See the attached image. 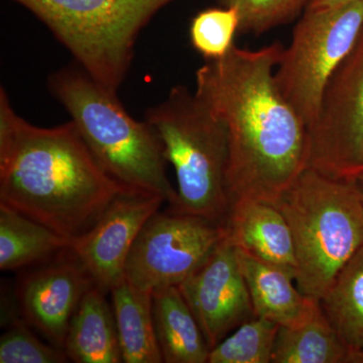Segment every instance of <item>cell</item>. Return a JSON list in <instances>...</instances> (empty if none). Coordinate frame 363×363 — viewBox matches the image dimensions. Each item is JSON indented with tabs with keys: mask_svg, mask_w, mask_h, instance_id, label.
Returning a JSON list of instances; mask_svg holds the SVG:
<instances>
[{
	"mask_svg": "<svg viewBox=\"0 0 363 363\" xmlns=\"http://www.w3.org/2000/svg\"><path fill=\"white\" fill-rule=\"evenodd\" d=\"M284 47L234 45L196 72L195 92L225 124L231 203L253 199L274 205L308 167V128L274 79Z\"/></svg>",
	"mask_w": 363,
	"mask_h": 363,
	"instance_id": "obj_1",
	"label": "cell"
},
{
	"mask_svg": "<svg viewBox=\"0 0 363 363\" xmlns=\"http://www.w3.org/2000/svg\"><path fill=\"white\" fill-rule=\"evenodd\" d=\"M76 124L40 128L0 89V203L73 241L90 230L123 193Z\"/></svg>",
	"mask_w": 363,
	"mask_h": 363,
	"instance_id": "obj_2",
	"label": "cell"
},
{
	"mask_svg": "<svg viewBox=\"0 0 363 363\" xmlns=\"http://www.w3.org/2000/svg\"><path fill=\"white\" fill-rule=\"evenodd\" d=\"M52 96L70 114L107 175L131 192L157 195L177 203L167 175L164 145L149 121H138L121 104L118 93L105 88L77 63L48 79Z\"/></svg>",
	"mask_w": 363,
	"mask_h": 363,
	"instance_id": "obj_3",
	"label": "cell"
},
{
	"mask_svg": "<svg viewBox=\"0 0 363 363\" xmlns=\"http://www.w3.org/2000/svg\"><path fill=\"white\" fill-rule=\"evenodd\" d=\"M274 206L292 233L296 285L320 301L363 245V203L354 181L307 167Z\"/></svg>",
	"mask_w": 363,
	"mask_h": 363,
	"instance_id": "obj_4",
	"label": "cell"
},
{
	"mask_svg": "<svg viewBox=\"0 0 363 363\" xmlns=\"http://www.w3.org/2000/svg\"><path fill=\"white\" fill-rule=\"evenodd\" d=\"M145 119L159 133L177 178L172 211L197 215L225 226L231 207L229 143L225 124L195 91L177 85Z\"/></svg>",
	"mask_w": 363,
	"mask_h": 363,
	"instance_id": "obj_5",
	"label": "cell"
},
{
	"mask_svg": "<svg viewBox=\"0 0 363 363\" xmlns=\"http://www.w3.org/2000/svg\"><path fill=\"white\" fill-rule=\"evenodd\" d=\"M30 11L100 84L118 93L142 30L177 0H13Z\"/></svg>",
	"mask_w": 363,
	"mask_h": 363,
	"instance_id": "obj_6",
	"label": "cell"
},
{
	"mask_svg": "<svg viewBox=\"0 0 363 363\" xmlns=\"http://www.w3.org/2000/svg\"><path fill=\"white\" fill-rule=\"evenodd\" d=\"M363 28V0L337 7L307 9L281 54L274 79L279 90L309 128L325 90L350 55Z\"/></svg>",
	"mask_w": 363,
	"mask_h": 363,
	"instance_id": "obj_7",
	"label": "cell"
},
{
	"mask_svg": "<svg viewBox=\"0 0 363 363\" xmlns=\"http://www.w3.org/2000/svg\"><path fill=\"white\" fill-rule=\"evenodd\" d=\"M226 236L225 227L197 215L156 212L133 243L124 277L147 292L180 286Z\"/></svg>",
	"mask_w": 363,
	"mask_h": 363,
	"instance_id": "obj_8",
	"label": "cell"
},
{
	"mask_svg": "<svg viewBox=\"0 0 363 363\" xmlns=\"http://www.w3.org/2000/svg\"><path fill=\"white\" fill-rule=\"evenodd\" d=\"M308 167L334 178L363 172V28L308 128Z\"/></svg>",
	"mask_w": 363,
	"mask_h": 363,
	"instance_id": "obj_9",
	"label": "cell"
},
{
	"mask_svg": "<svg viewBox=\"0 0 363 363\" xmlns=\"http://www.w3.org/2000/svg\"><path fill=\"white\" fill-rule=\"evenodd\" d=\"M178 286L210 350L255 316L236 248L226 236L206 262Z\"/></svg>",
	"mask_w": 363,
	"mask_h": 363,
	"instance_id": "obj_10",
	"label": "cell"
},
{
	"mask_svg": "<svg viewBox=\"0 0 363 363\" xmlns=\"http://www.w3.org/2000/svg\"><path fill=\"white\" fill-rule=\"evenodd\" d=\"M94 281L71 248L21 278L16 289L26 323L64 350L72 318Z\"/></svg>",
	"mask_w": 363,
	"mask_h": 363,
	"instance_id": "obj_11",
	"label": "cell"
},
{
	"mask_svg": "<svg viewBox=\"0 0 363 363\" xmlns=\"http://www.w3.org/2000/svg\"><path fill=\"white\" fill-rule=\"evenodd\" d=\"M164 202L157 195L123 193L90 230L72 241V252L89 272L95 286L109 293L123 278L136 238Z\"/></svg>",
	"mask_w": 363,
	"mask_h": 363,
	"instance_id": "obj_12",
	"label": "cell"
},
{
	"mask_svg": "<svg viewBox=\"0 0 363 363\" xmlns=\"http://www.w3.org/2000/svg\"><path fill=\"white\" fill-rule=\"evenodd\" d=\"M224 227L234 247L283 267L297 278L292 233L278 207L259 200H235Z\"/></svg>",
	"mask_w": 363,
	"mask_h": 363,
	"instance_id": "obj_13",
	"label": "cell"
},
{
	"mask_svg": "<svg viewBox=\"0 0 363 363\" xmlns=\"http://www.w3.org/2000/svg\"><path fill=\"white\" fill-rule=\"evenodd\" d=\"M236 252L255 316L283 327L297 326L311 317L320 301L301 293L294 285L295 274L238 248Z\"/></svg>",
	"mask_w": 363,
	"mask_h": 363,
	"instance_id": "obj_14",
	"label": "cell"
},
{
	"mask_svg": "<svg viewBox=\"0 0 363 363\" xmlns=\"http://www.w3.org/2000/svg\"><path fill=\"white\" fill-rule=\"evenodd\" d=\"M96 286L85 294L72 318L64 351L76 363H121V343L113 308Z\"/></svg>",
	"mask_w": 363,
	"mask_h": 363,
	"instance_id": "obj_15",
	"label": "cell"
},
{
	"mask_svg": "<svg viewBox=\"0 0 363 363\" xmlns=\"http://www.w3.org/2000/svg\"><path fill=\"white\" fill-rule=\"evenodd\" d=\"M152 315L164 362L208 363L209 346L178 286L152 292Z\"/></svg>",
	"mask_w": 363,
	"mask_h": 363,
	"instance_id": "obj_16",
	"label": "cell"
},
{
	"mask_svg": "<svg viewBox=\"0 0 363 363\" xmlns=\"http://www.w3.org/2000/svg\"><path fill=\"white\" fill-rule=\"evenodd\" d=\"M123 362L161 363L152 315V292L140 290L123 277L111 290Z\"/></svg>",
	"mask_w": 363,
	"mask_h": 363,
	"instance_id": "obj_17",
	"label": "cell"
},
{
	"mask_svg": "<svg viewBox=\"0 0 363 363\" xmlns=\"http://www.w3.org/2000/svg\"><path fill=\"white\" fill-rule=\"evenodd\" d=\"M272 363H363L345 345L321 305L303 323L279 326Z\"/></svg>",
	"mask_w": 363,
	"mask_h": 363,
	"instance_id": "obj_18",
	"label": "cell"
},
{
	"mask_svg": "<svg viewBox=\"0 0 363 363\" xmlns=\"http://www.w3.org/2000/svg\"><path fill=\"white\" fill-rule=\"evenodd\" d=\"M72 240L0 203V269L44 264L71 247Z\"/></svg>",
	"mask_w": 363,
	"mask_h": 363,
	"instance_id": "obj_19",
	"label": "cell"
},
{
	"mask_svg": "<svg viewBox=\"0 0 363 363\" xmlns=\"http://www.w3.org/2000/svg\"><path fill=\"white\" fill-rule=\"evenodd\" d=\"M320 305L339 337L363 362V245L339 272Z\"/></svg>",
	"mask_w": 363,
	"mask_h": 363,
	"instance_id": "obj_20",
	"label": "cell"
},
{
	"mask_svg": "<svg viewBox=\"0 0 363 363\" xmlns=\"http://www.w3.org/2000/svg\"><path fill=\"white\" fill-rule=\"evenodd\" d=\"M279 325L255 316L210 350L208 363H269Z\"/></svg>",
	"mask_w": 363,
	"mask_h": 363,
	"instance_id": "obj_21",
	"label": "cell"
},
{
	"mask_svg": "<svg viewBox=\"0 0 363 363\" xmlns=\"http://www.w3.org/2000/svg\"><path fill=\"white\" fill-rule=\"evenodd\" d=\"M240 16L234 7H210L196 14L189 28L191 44L208 62L225 57L240 33Z\"/></svg>",
	"mask_w": 363,
	"mask_h": 363,
	"instance_id": "obj_22",
	"label": "cell"
},
{
	"mask_svg": "<svg viewBox=\"0 0 363 363\" xmlns=\"http://www.w3.org/2000/svg\"><path fill=\"white\" fill-rule=\"evenodd\" d=\"M234 7L240 16V33H260L286 25L302 16L312 0H215Z\"/></svg>",
	"mask_w": 363,
	"mask_h": 363,
	"instance_id": "obj_23",
	"label": "cell"
},
{
	"mask_svg": "<svg viewBox=\"0 0 363 363\" xmlns=\"http://www.w3.org/2000/svg\"><path fill=\"white\" fill-rule=\"evenodd\" d=\"M26 320L14 319L0 338V363H64L70 362L63 350L42 342Z\"/></svg>",
	"mask_w": 363,
	"mask_h": 363,
	"instance_id": "obj_24",
	"label": "cell"
},
{
	"mask_svg": "<svg viewBox=\"0 0 363 363\" xmlns=\"http://www.w3.org/2000/svg\"><path fill=\"white\" fill-rule=\"evenodd\" d=\"M354 1L357 0H312L311 4L307 9H330V7L345 6Z\"/></svg>",
	"mask_w": 363,
	"mask_h": 363,
	"instance_id": "obj_25",
	"label": "cell"
},
{
	"mask_svg": "<svg viewBox=\"0 0 363 363\" xmlns=\"http://www.w3.org/2000/svg\"><path fill=\"white\" fill-rule=\"evenodd\" d=\"M352 179L353 181H354L355 186H357L358 193H359L360 198H362V201L363 203V172L358 174L357 176H355L354 178Z\"/></svg>",
	"mask_w": 363,
	"mask_h": 363,
	"instance_id": "obj_26",
	"label": "cell"
}]
</instances>
